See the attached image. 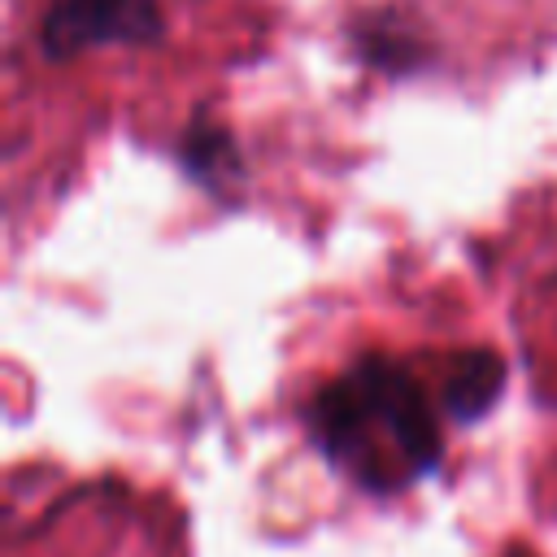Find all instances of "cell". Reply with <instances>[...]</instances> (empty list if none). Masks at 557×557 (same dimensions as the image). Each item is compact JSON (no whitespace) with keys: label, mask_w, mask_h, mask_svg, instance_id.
<instances>
[{"label":"cell","mask_w":557,"mask_h":557,"mask_svg":"<svg viewBox=\"0 0 557 557\" xmlns=\"http://www.w3.org/2000/svg\"><path fill=\"white\" fill-rule=\"evenodd\" d=\"M183 165L205 178V183H222V178H235L239 174V157H235V144L222 126L213 122H196L187 135H183Z\"/></svg>","instance_id":"obj_5"},{"label":"cell","mask_w":557,"mask_h":557,"mask_svg":"<svg viewBox=\"0 0 557 557\" xmlns=\"http://www.w3.org/2000/svg\"><path fill=\"white\" fill-rule=\"evenodd\" d=\"M322 453L374 492H396L440 457L435 413L413 374L387 357H361L313 400Z\"/></svg>","instance_id":"obj_1"},{"label":"cell","mask_w":557,"mask_h":557,"mask_svg":"<svg viewBox=\"0 0 557 557\" xmlns=\"http://www.w3.org/2000/svg\"><path fill=\"white\" fill-rule=\"evenodd\" d=\"M500 383H505V361L492 348H470L448 370L444 405H448V413L457 422H474L500 396Z\"/></svg>","instance_id":"obj_3"},{"label":"cell","mask_w":557,"mask_h":557,"mask_svg":"<svg viewBox=\"0 0 557 557\" xmlns=\"http://www.w3.org/2000/svg\"><path fill=\"white\" fill-rule=\"evenodd\" d=\"M357 48L370 65L387 70V74H400V70H413L422 61V39L396 17V13H379L370 22H361L357 30Z\"/></svg>","instance_id":"obj_4"},{"label":"cell","mask_w":557,"mask_h":557,"mask_svg":"<svg viewBox=\"0 0 557 557\" xmlns=\"http://www.w3.org/2000/svg\"><path fill=\"white\" fill-rule=\"evenodd\" d=\"M161 30V0H48L39 48L48 61H70L78 52L113 44H157Z\"/></svg>","instance_id":"obj_2"}]
</instances>
